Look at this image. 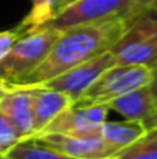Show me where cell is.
<instances>
[{"label": "cell", "instance_id": "6da1fadb", "mask_svg": "<svg viewBox=\"0 0 157 159\" xmlns=\"http://www.w3.org/2000/svg\"><path fill=\"white\" fill-rule=\"evenodd\" d=\"M126 28V20L120 17L62 30L40 66L14 88H33L45 85L48 80L68 71L69 68L111 50L112 45L123 36Z\"/></svg>", "mask_w": 157, "mask_h": 159}, {"label": "cell", "instance_id": "7a4b0ae2", "mask_svg": "<svg viewBox=\"0 0 157 159\" xmlns=\"http://www.w3.org/2000/svg\"><path fill=\"white\" fill-rule=\"evenodd\" d=\"M59 36L60 31L50 26L23 34L0 62V82L11 90L20 85L40 66Z\"/></svg>", "mask_w": 157, "mask_h": 159}, {"label": "cell", "instance_id": "3957f363", "mask_svg": "<svg viewBox=\"0 0 157 159\" xmlns=\"http://www.w3.org/2000/svg\"><path fill=\"white\" fill-rule=\"evenodd\" d=\"M109 51L116 65H145L151 68L157 62V23L146 17H137Z\"/></svg>", "mask_w": 157, "mask_h": 159}, {"label": "cell", "instance_id": "277c9868", "mask_svg": "<svg viewBox=\"0 0 157 159\" xmlns=\"http://www.w3.org/2000/svg\"><path fill=\"white\" fill-rule=\"evenodd\" d=\"M131 0H76L57 5L51 20L45 25L59 31L88 23H99L126 16Z\"/></svg>", "mask_w": 157, "mask_h": 159}, {"label": "cell", "instance_id": "5b68a950", "mask_svg": "<svg viewBox=\"0 0 157 159\" xmlns=\"http://www.w3.org/2000/svg\"><path fill=\"white\" fill-rule=\"evenodd\" d=\"M151 68L145 65H114L85 91L79 99L83 102L108 104L129 91L150 84Z\"/></svg>", "mask_w": 157, "mask_h": 159}, {"label": "cell", "instance_id": "8992f818", "mask_svg": "<svg viewBox=\"0 0 157 159\" xmlns=\"http://www.w3.org/2000/svg\"><path fill=\"white\" fill-rule=\"evenodd\" d=\"M108 113L109 108L106 104L76 101L71 107L63 110L40 134H48V133H59L68 136L100 134V127L105 120H108Z\"/></svg>", "mask_w": 157, "mask_h": 159}, {"label": "cell", "instance_id": "52a82bcc", "mask_svg": "<svg viewBox=\"0 0 157 159\" xmlns=\"http://www.w3.org/2000/svg\"><path fill=\"white\" fill-rule=\"evenodd\" d=\"M114 65H116L114 56L108 50L105 53L99 54L93 59H88V60L69 68L68 71L55 76L54 79L45 84V87L62 91V93L68 94L71 99L79 101L85 94V91H88V88L105 71Z\"/></svg>", "mask_w": 157, "mask_h": 159}, {"label": "cell", "instance_id": "ba28073f", "mask_svg": "<svg viewBox=\"0 0 157 159\" xmlns=\"http://www.w3.org/2000/svg\"><path fill=\"white\" fill-rule=\"evenodd\" d=\"M48 147L74 159H106L117 152L100 134L93 136H68L59 133H48L34 136Z\"/></svg>", "mask_w": 157, "mask_h": 159}, {"label": "cell", "instance_id": "9c48e42d", "mask_svg": "<svg viewBox=\"0 0 157 159\" xmlns=\"http://www.w3.org/2000/svg\"><path fill=\"white\" fill-rule=\"evenodd\" d=\"M29 90L33 111V134L29 138H34L40 134L63 110L71 107L76 101L68 94L45 85L33 87Z\"/></svg>", "mask_w": 157, "mask_h": 159}, {"label": "cell", "instance_id": "30bf717a", "mask_svg": "<svg viewBox=\"0 0 157 159\" xmlns=\"http://www.w3.org/2000/svg\"><path fill=\"white\" fill-rule=\"evenodd\" d=\"M106 105L109 110L123 116L126 120L143 124L146 130L157 125V99L150 91L148 85L116 98Z\"/></svg>", "mask_w": 157, "mask_h": 159}, {"label": "cell", "instance_id": "8fae6325", "mask_svg": "<svg viewBox=\"0 0 157 159\" xmlns=\"http://www.w3.org/2000/svg\"><path fill=\"white\" fill-rule=\"evenodd\" d=\"M0 111L11 120L17 130L20 141L33 134V111H31V90L12 88L0 99Z\"/></svg>", "mask_w": 157, "mask_h": 159}, {"label": "cell", "instance_id": "7c38bea8", "mask_svg": "<svg viewBox=\"0 0 157 159\" xmlns=\"http://www.w3.org/2000/svg\"><path fill=\"white\" fill-rule=\"evenodd\" d=\"M145 133L146 127L134 120H123V122L105 120L100 127V136L117 150L136 142Z\"/></svg>", "mask_w": 157, "mask_h": 159}, {"label": "cell", "instance_id": "4fadbf2b", "mask_svg": "<svg viewBox=\"0 0 157 159\" xmlns=\"http://www.w3.org/2000/svg\"><path fill=\"white\" fill-rule=\"evenodd\" d=\"M0 159H74L69 158L36 138H26L11 147Z\"/></svg>", "mask_w": 157, "mask_h": 159}, {"label": "cell", "instance_id": "5bb4252c", "mask_svg": "<svg viewBox=\"0 0 157 159\" xmlns=\"http://www.w3.org/2000/svg\"><path fill=\"white\" fill-rule=\"evenodd\" d=\"M106 159H157V125L148 128L136 142L117 150Z\"/></svg>", "mask_w": 157, "mask_h": 159}, {"label": "cell", "instance_id": "9a60e30c", "mask_svg": "<svg viewBox=\"0 0 157 159\" xmlns=\"http://www.w3.org/2000/svg\"><path fill=\"white\" fill-rule=\"evenodd\" d=\"M57 3L59 0H31V11L19 23V28L23 31V34L43 28L51 20Z\"/></svg>", "mask_w": 157, "mask_h": 159}, {"label": "cell", "instance_id": "2e32d148", "mask_svg": "<svg viewBox=\"0 0 157 159\" xmlns=\"http://www.w3.org/2000/svg\"><path fill=\"white\" fill-rule=\"evenodd\" d=\"M20 141V136L11 120L0 111V156H3L11 147Z\"/></svg>", "mask_w": 157, "mask_h": 159}, {"label": "cell", "instance_id": "e0dca14e", "mask_svg": "<svg viewBox=\"0 0 157 159\" xmlns=\"http://www.w3.org/2000/svg\"><path fill=\"white\" fill-rule=\"evenodd\" d=\"M23 36V31L15 26L12 30H5V31H0V62L2 59L9 53V50L12 48V45Z\"/></svg>", "mask_w": 157, "mask_h": 159}, {"label": "cell", "instance_id": "ac0fdd59", "mask_svg": "<svg viewBox=\"0 0 157 159\" xmlns=\"http://www.w3.org/2000/svg\"><path fill=\"white\" fill-rule=\"evenodd\" d=\"M157 0H131V5L128 8V12L125 16L126 23L129 25L133 20H136L137 17H140L145 11H148Z\"/></svg>", "mask_w": 157, "mask_h": 159}, {"label": "cell", "instance_id": "d6986e66", "mask_svg": "<svg viewBox=\"0 0 157 159\" xmlns=\"http://www.w3.org/2000/svg\"><path fill=\"white\" fill-rule=\"evenodd\" d=\"M150 91L153 93V96L157 99V62L151 66V79H150Z\"/></svg>", "mask_w": 157, "mask_h": 159}, {"label": "cell", "instance_id": "ffe728a7", "mask_svg": "<svg viewBox=\"0 0 157 159\" xmlns=\"http://www.w3.org/2000/svg\"><path fill=\"white\" fill-rule=\"evenodd\" d=\"M140 17H146V19H150V20H153L154 23H157V2L148 9V11H145Z\"/></svg>", "mask_w": 157, "mask_h": 159}, {"label": "cell", "instance_id": "44dd1931", "mask_svg": "<svg viewBox=\"0 0 157 159\" xmlns=\"http://www.w3.org/2000/svg\"><path fill=\"white\" fill-rule=\"evenodd\" d=\"M9 91H11V88H9L8 85H5L3 82H0V99H2L6 93H9Z\"/></svg>", "mask_w": 157, "mask_h": 159}, {"label": "cell", "instance_id": "7402d4cb", "mask_svg": "<svg viewBox=\"0 0 157 159\" xmlns=\"http://www.w3.org/2000/svg\"><path fill=\"white\" fill-rule=\"evenodd\" d=\"M71 2H76V0H59L57 5H66V3H71Z\"/></svg>", "mask_w": 157, "mask_h": 159}]
</instances>
